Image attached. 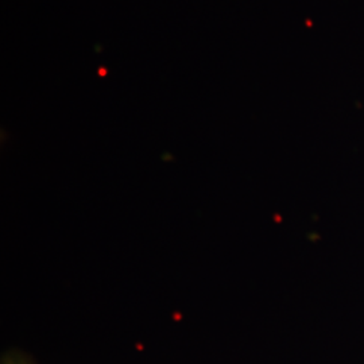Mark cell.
Wrapping results in <instances>:
<instances>
[{
    "label": "cell",
    "mask_w": 364,
    "mask_h": 364,
    "mask_svg": "<svg viewBox=\"0 0 364 364\" xmlns=\"http://www.w3.org/2000/svg\"><path fill=\"white\" fill-rule=\"evenodd\" d=\"M1 364H34L31 362V359H28L26 355H22V353H19V352H10V353H7L4 358H3V360H1Z\"/></svg>",
    "instance_id": "obj_1"
}]
</instances>
